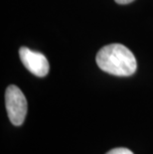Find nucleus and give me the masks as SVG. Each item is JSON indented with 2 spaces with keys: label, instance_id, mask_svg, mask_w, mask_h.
<instances>
[{
  "label": "nucleus",
  "instance_id": "1",
  "mask_svg": "<svg viewBox=\"0 0 153 154\" xmlns=\"http://www.w3.org/2000/svg\"><path fill=\"white\" fill-rule=\"evenodd\" d=\"M96 64L100 70L118 77L131 76L137 68L134 55L121 44L103 47L96 55Z\"/></svg>",
  "mask_w": 153,
  "mask_h": 154
},
{
  "label": "nucleus",
  "instance_id": "2",
  "mask_svg": "<svg viewBox=\"0 0 153 154\" xmlns=\"http://www.w3.org/2000/svg\"><path fill=\"white\" fill-rule=\"evenodd\" d=\"M5 104L11 123L16 126L21 125L27 114V100L18 87L11 85L6 88Z\"/></svg>",
  "mask_w": 153,
  "mask_h": 154
},
{
  "label": "nucleus",
  "instance_id": "3",
  "mask_svg": "<svg viewBox=\"0 0 153 154\" xmlns=\"http://www.w3.org/2000/svg\"><path fill=\"white\" fill-rule=\"evenodd\" d=\"M19 56L26 69L39 78H43L49 73V62L47 58L39 52L32 51L26 47H21Z\"/></svg>",
  "mask_w": 153,
  "mask_h": 154
},
{
  "label": "nucleus",
  "instance_id": "4",
  "mask_svg": "<svg viewBox=\"0 0 153 154\" xmlns=\"http://www.w3.org/2000/svg\"><path fill=\"white\" fill-rule=\"evenodd\" d=\"M106 154H133V152L127 148H124V147H118V148L109 150Z\"/></svg>",
  "mask_w": 153,
  "mask_h": 154
},
{
  "label": "nucleus",
  "instance_id": "5",
  "mask_svg": "<svg viewBox=\"0 0 153 154\" xmlns=\"http://www.w3.org/2000/svg\"><path fill=\"white\" fill-rule=\"evenodd\" d=\"M115 1L118 4H128V3L134 1V0H115Z\"/></svg>",
  "mask_w": 153,
  "mask_h": 154
}]
</instances>
